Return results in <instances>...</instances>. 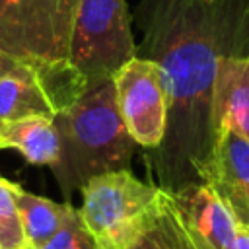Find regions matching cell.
Segmentation results:
<instances>
[{
	"instance_id": "obj_10",
	"label": "cell",
	"mask_w": 249,
	"mask_h": 249,
	"mask_svg": "<svg viewBox=\"0 0 249 249\" xmlns=\"http://www.w3.org/2000/svg\"><path fill=\"white\" fill-rule=\"evenodd\" d=\"M19 152L27 163L54 167L60 158V136L54 117L33 115L6 124L0 132V150Z\"/></svg>"
},
{
	"instance_id": "obj_9",
	"label": "cell",
	"mask_w": 249,
	"mask_h": 249,
	"mask_svg": "<svg viewBox=\"0 0 249 249\" xmlns=\"http://www.w3.org/2000/svg\"><path fill=\"white\" fill-rule=\"evenodd\" d=\"M212 126L214 134L228 126L249 140V56L222 58L214 84Z\"/></svg>"
},
{
	"instance_id": "obj_6",
	"label": "cell",
	"mask_w": 249,
	"mask_h": 249,
	"mask_svg": "<svg viewBox=\"0 0 249 249\" xmlns=\"http://www.w3.org/2000/svg\"><path fill=\"white\" fill-rule=\"evenodd\" d=\"M113 84L128 134L144 152L156 150L167 128V93L158 64L136 54L113 74Z\"/></svg>"
},
{
	"instance_id": "obj_4",
	"label": "cell",
	"mask_w": 249,
	"mask_h": 249,
	"mask_svg": "<svg viewBox=\"0 0 249 249\" xmlns=\"http://www.w3.org/2000/svg\"><path fill=\"white\" fill-rule=\"evenodd\" d=\"M80 0H0V51L31 68L68 62Z\"/></svg>"
},
{
	"instance_id": "obj_13",
	"label": "cell",
	"mask_w": 249,
	"mask_h": 249,
	"mask_svg": "<svg viewBox=\"0 0 249 249\" xmlns=\"http://www.w3.org/2000/svg\"><path fill=\"white\" fill-rule=\"evenodd\" d=\"M25 231L16 204V183L0 175V249H25Z\"/></svg>"
},
{
	"instance_id": "obj_12",
	"label": "cell",
	"mask_w": 249,
	"mask_h": 249,
	"mask_svg": "<svg viewBox=\"0 0 249 249\" xmlns=\"http://www.w3.org/2000/svg\"><path fill=\"white\" fill-rule=\"evenodd\" d=\"M33 115H56L37 76L0 78V132L6 124Z\"/></svg>"
},
{
	"instance_id": "obj_17",
	"label": "cell",
	"mask_w": 249,
	"mask_h": 249,
	"mask_svg": "<svg viewBox=\"0 0 249 249\" xmlns=\"http://www.w3.org/2000/svg\"><path fill=\"white\" fill-rule=\"evenodd\" d=\"M230 249H249V226L245 224L237 226V231H235V237Z\"/></svg>"
},
{
	"instance_id": "obj_14",
	"label": "cell",
	"mask_w": 249,
	"mask_h": 249,
	"mask_svg": "<svg viewBox=\"0 0 249 249\" xmlns=\"http://www.w3.org/2000/svg\"><path fill=\"white\" fill-rule=\"evenodd\" d=\"M132 249H196L193 241L189 239L187 231L183 230L171 202L165 212V216L160 220V224L146 233L140 243H136Z\"/></svg>"
},
{
	"instance_id": "obj_5",
	"label": "cell",
	"mask_w": 249,
	"mask_h": 249,
	"mask_svg": "<svg viewBox=\"0 0 249 249\" xmlns=\"http://www.w3.org/2000/svg\"><path fill=\"white\" fill-rule=\"evenodd\" d=\"M136 54L126 0H80L68 60L88 89L113 78Z\"/></svg>"
},
{
	"instance_id": "obj_3",
	"label": "cell",
	"mask_w": 249,
	"mask_h": 249,
	"mask_svg": "<svg viewBox=\"0 0 249 249\" xmlns=\"http://www.w3.org/2000/svg\"><path fill=\"white\" fill-rule=\"evenodd\" d=\"M80 218L97 249H132L165 216L171 196L140 181L130 167L91 177L82 189Z\"/></svg>"
},
{
	"instance_id": "obj_7",
	"label": "cell",
	"mask_w": 249,
	"mask_h": 249,
	"mask_svg": "<svg viewBox=\"0 0 249 249\" xmlns=\"http://www.w3.org/2000/svg\"><path fill=\"white\" fill-rule=\"evenodd\" d=\"M200 183L208 185L233 212L239 224L249 226V140L228 126H220L202 167Z\"/></svg>"
},
{
	"instance_id": "obj_18",
	"label": "cell",
	"mask_w": 249,
	"mask_h": 249,
	"mask_svg": "<svg viewBox=\"0 0 249 249\" xmlns=\"http://www.w3.org/2000/svg\"><path fill=\"white\" fill-rule=\"evenodd\" d=\"M25 249H31V247H25Z\"/></svg>"
},
{
	"instance_id": "obj_1",
	"label": "cell",
	"mask_w": 249,
	"mask_h": 249,
	"mask_svg": "<svg viewBox=\"0 0 249 249\" xmlns=\"http://www.w3.org/2000/svg\"><path fill=\"white\" fill-rule=\"evenodd\" d=\"M136 19L144 31L138 54L158 64L167 93L165 136L144 160L161 189L177 191L200 183L212 150L222 58L249 56V0H140Z\"/></svg>"
},
{
	"instance_id": "obj_11",
	"label": "cell",
	"mask_w": 249,
	"mask_h": 249,
	"mask_svg": "<svg viewBox=\"0 0 249 249\" xmlns=\"http://www.w3.org/2000/svg\"><path fill=\"white\" fill-rule=\"evenodd\" d=\"M16 204L19 210L27 247L31 249L43 247L62 228L72 206L70 202H54L41 195L29 193L19 185H16Z\"/></svg>"
},
{
	"instance_id": "obj_16",
	"label": "cell",
	"mask_w": 249,
	"mask_h": 249,
	"mask_svg": "<svg viewBox=\"0 0 249 249\" xmlns=\"http://www.w3.org/2000/svg\"><path fill=\"white\" fill-rule=\"evenodd\" d=\"M6 76H16V78H31L35 76V70L31 66H27L25 62L6 54L4 51H0V78Z\"/></svg>"
},
{
	"instance_id": "obj_8",
	"label": "cell",
	"mask_w": 249,
	"mask_h": 249,
	"mask_svg": "<svg viewBox=\"0 0 249 249\" xmlns=\"http://www.w3.org/2000/svg\"><path fill=\"white\" fill-rule=\"evenodd\" d=\"M171 206L196 249H230L237 231V218L204 183H191L169 191Z\"/></svg>"
},
{
	"instance_id": "obj_2",
	"label": "cell",
	"mask_w": 249,
	"mask_h": 249,
	"mask_svg": "<svg viewBox=\"0 0 249 249\" xmlns=\"http://www.w3.org/2000/svg\"><path fill=\"white\" fill-rule=\"evenodd\" d=\"M54 124L60 158L53 173L66 196L95 175L130 167L138 144L121 119L113 78L91 86L70 107L58 111Z\"/></svg>"
},
{
	"instance_id": "obj_15",
	"label": "cell",
	"mask_w": 249,
	"mask_h": 249,
	"mask_svg": "<svg viewBox=\"0 0 249 249\" xmlns=\"http://www.w3.org/2000/svg\"><path fill=\"white\" fill-rule=\"evenodd\" d=\"M39 249H97V245L86 230L78 208L70 206L62 228Z\"/></svg>"
}]
</instances>
